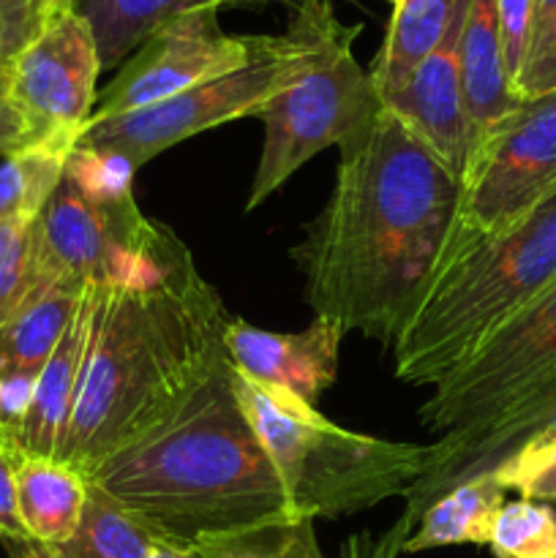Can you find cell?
I'll return each mask as SVG.
<instances>
[{"instance_id":"8d00e7d4","label":"cell","mask_w":556,"mask_h":558,"mask_svg":"<svg viewBox=\"0 0 556 558\" xmlns=\"http://www.w3.org/2000/svg\"><path fill=\"white\" fill-rule=\"evenodd\" d=\"M150 558H200V556H196L194 550H189V548H174V545L158 543L156 548H153Z\"/></svg>"},{"instance_id":"d6986e66","label":"cell","mask_w":556,"mask_h":558,"mask_svg":"<svg viewBox=\"0 0 556 558\" xmlns=\"http://www.w3.org/2000/svg\"><path fill=\"white\" fill-rule=\"evenodd\" d=\"M461 82L463 101L478 136L521 104L512 93L501 58L496 0H469L461 31Z\"/></svg>"},{"instance_id":"4dcf8cb0","label":"cell","mask_w":556,"mask_h":558,"mask_svg":"<svg viewBox=\"0 0 556 558\" xmlns=\"http://www.w3.org/2000/svg\"><path fill=\"white\" fill-rule=\"evenodd\" d=\"M496 25H499V44L507 80H510L512 93H516L523 54H527L529 25H532V0H496Z\"/></svg>"},{"instance_id":"7a4b0ae2","label":"cell","mask_w":556,"mask_h":558,"mask_svg":"<svg viewBox=\"0 0 556 558\" xmlns=\"http://www.w3.org/2000/svg\"><path fill=\"white\" fill-rule=\"evenodd\" d=\"M229 316L191 251L150 221L98 281L96 319L58 458L87 474L172 417L223 363Z\"/></svg>"},{"instance_id":"f546056e","label":"cell","mask_w":556,"mask_h":558,"mask_svg":"<svg viewBox=\"0 0 556 558\" xmlns=\"http://www.w3.org/2000/svg\"><path fill=\"white\" fill-rule=\"evenodd\" d=\"M556 90V0H532L527 54L516 82L518 98Z\"/></svg>"},{"instance_id":"6da1fadb","label":"cell","mask_w":556,"mask_h":558,"mask_svg":"<svg viewBox=\"0 0 556 558\" xmlns=\"http://www.w3.org/2000/svg\"><path fill=\"white\" fill-rule=\"evenodd\" d=\"M338 150L330 196L292 259L314 316L392 347L445 262L461 180L385 107Z\"/></svg>"},{"instance_id":"52a82bcc","label":"cell","mask_w":556,"mask_h":558,"mask_svg":"<svg viewBox=\"0 0 556 558\" xmlns=\"http://www.w3.org/2000/svg\"><path fill=\"white\" fill-rule=\"evenodd\" d=\"M5 69L0 156L31 147L71 156L98 101L101 58L90 22L74 9L49 16Z\"/></svg>"},{"instance_id":"3957f363","label":"cell","mask_w":556,"mask_h":558,"mask_svg":"<svg viewBox=\"0 0 556 558\" xmlns=\"http://www.w3.org/2000/svg\"><path fill=\"white\" fill-rule=\"evenodd\" d=\"M85 477L174 548L298 515L234 396L229 360L172 417Z\"/></svg>"},{"instance_id":"4316f807","label":"cell","mask_w":556,"mask_h":558,"mask_svg":"<svg viewBox=\"0 0 556 558\" xmlns=\"http://www.w3.org/2000/svg\"><path fill=\"white\" fill-rule=\"evenodd\" d=\"M494 477L505 490H516L521 499L556 501V428H543L523 439L505 461L496 463Z\"/></svg>"},{"instance_id":"ac0fdd59","label":"cell","mask_w":556,"mask_h":558,"mask_svg":"<svg viewBox=\"0 0 556 558\" xmlns=\"http://www.w3.org/2000/svg\"><path fill=\"white\" fill-rule=\"evenodd\" d=\"M16 512L27 537L58 548L76 532L90 483L60 458L14 452Z\"/></svg>"},{"instance_id":"f1b7e54d","label":"cell","mask_w":556,"mask_h":558,"mask_svg":"<svg viewBox=\"0 0 556 558\" xmlns=\"http://www.w3.org/2000/svg\"><path fill=\"white\" fill-rule=\"evenodd\" d=\"M65 174L85 191L87 199L101 207H129L136 205L134 174L136 167L129 158L118 153L96 150V147L76 145L74 153L65 161Z\"/></svg>"},{"instance_id":"9a60e30c","label":"cell","mask_w":556,"mask_h":558,"mask_svg":"<svg viewBox=\"0 0 556 558\" xmlns=\"http://www.w3.org/2000/svg\"><path fill=\"white\" fill-rule=\"evenodd\" d=\"M343 330L314 316L300 332H270L243 319H229L223 332L227 357L238 374L259 385L281 387L316 403L336 381Z\"/></svg>"},{"instance_id":"4fadbf2b","label":"cell","mask_w":556,"mask_h":558,"mask_svg":"<svg viewBox=\"0 0 556 558\" xmlns=\"http://www.w3.org/2000/svg\"><path fill=\"white\" fill-rule=\"evenodd\" d=\"M467 9L469 0H461L439 47L414 69L407 85L382 98V107L390 109L452 174H458V180L478 142L461 82V31Z\"/></svg>"},{"instance_id":"7c38bea8","label":"cell","mask_w":556,"mask_h":558,"mask_svg":"<svg viewBox=\"0 0 556 558\" xmlns=\"http://www.w3.org/2000/svg\"><path fill=\"white\" fill-rule=\"evenodd\" d=\"M147 216L140 207H101L63 172L36 218V289L87 287L107 276L120 245L131 243Z\"/></svg>"},{"instance_id":"ba28073f","label":"cell","mask_w":556,"mask_h":558,"mask_svg":"<svg viewBox=\"0 0 556 558\" xmlns=\"http://www.w3.org/2000/svg\"><path fill=\"white\" fill-rule=\"evenodd\" d=\"M300 54H303V41L298 31L287 25V33L273 36L251 63L218 80L202 82L153 107L112 114V118H90L80 145L118 153L140 169L142 163L189 136L216 129L229 120L256 118L270 96H276L294 74Z\"/></svg>"},{"instance_id":"1f68e13d","label":"cell","mask_w":556,"mask_h":558,"mask_svg":"<svg viewBox=\"0 0 556 558\" xmlns=\"http://www.w3.org/2000/svg\"><path fill=\"white\" fill-rule=\"evenodd\" d=\"M414 529L403 518H398L387 532H358L347 537L341 545V558H398L403 550V543L409 539Z\"/></svg>"},{"instance_id":"e575fe53","label":"cell","mask_w":556,"mask_h":558,"mask_svg":"<svg viewBox=\"0 0 556 558\" xmlns=\"http://www.w3.org/2000/svg\"><path fill=\"white\" fill-rule=\"evenodd\" d=\"M3 548L9 558H55L52 548L36 539H3Z\"/></svg>"},{"instance_id":"9c48e42d","label":"cell","mask_w":556,"mask_h":558,"mask_svg":"<svg viewBox=\"0 0 556 558\" xmlns=\"http://www.w3.org/2000/svg\"><path fill=\"white\" fill-rule=\"evenodd\" d=\"M556 191V90L521 98L478 136L461 174L458 229L499 238Z\"/></svg>"},{"instance_id":"f35d334b","label":"cell","mask_w":556,"mask_h":558,"mask_svg":"<svg viewBox=\"0 0 556 558\" xmlns=\"http://www.w3.org/2000/svg\"><path fill=\"white\" fill-rule=\"evenodd\" d=\"M0 63H9V52H5V44H3V38H0Z\"/></svg>"},{"instance_id":"d6a6232c","label":"cell","mask_w":556,"mask_h":558,"mask_svg":"<svg viewBox=\"0 0 556 558\" xmlns=\"http://www.w3.org/2000/svg\"><path fill=\"white\" fill-rule=\"evenodd\" d=\"M44 16L27 0H0V38L5 44L9 60L41 31Z\"/></svg>"},{"instance_id":"603a6c76","label":"cell","mask_w":556,"mask_h":558,"mask_svg":"<svg viewBox=\"0 0 556 558\" xmlns=\"http://www.w3.org/2000/svg\"><path fill=\"white\" fill-rule=\"evenodd\" d=\"M158 543L161 539L153 537L123 507L90 485L80 526L52 554L55 558H150Z\"/></svg>"},{"instance_id":"83f0119b","label":"cell","mask_w":556,"mask_h":558,"mask_svg":"<svg viewBox=\"0 0 556 558\" xmlns=\"http://www.w3.org/2000/svg\"><path fill=\"white\" fill-rule=\"evenodd\" d=\"M36 292V221H0V327Z\"/></svg>"},{"instance_id":"30bf717a","label":"cell","mask_w":556,"mask_h":558,"mask_svg":"<svg viewBox=\"0 0 556 558\" xmlns=\"http://www.w3.org/2000/svg\"><path fill=\"white\" fill-rule=\"evenodd\" d=\"M556 371V281L507 322L491 341L431 387L420 423L431 434L463 436L483 428Z\"/></svg>"},{"instance_id":"cb8c5ba5","label":"cell","mask_w":556,"mask_h":558,"mask_svg":"<svg viewBox=\"0 0 556 558\" xmlns=\"http://www.w3.org/2000/svg\"><path fill=\"white\" fill-rule=\"evenodd\" d=\"M200 558H325L314 518L281 515L238 532L218 534L194 548Z\"/></svg>"},{"instance_id":"5bb4252c","label":"cell","mask_w":556,"mask_h":558,"mask_svg":"<svg viewBox=\"0 0 556 558\" xmlns=\"http://www.w3.org/2000/svg\"><path fill=\"white\" fill-rule=\"evenodd\" d=\"M543 428H556V371L483 428L463 436H439L434 441L428 472L407 494V510L401 518L418 526L420 515L436 496L474 474L491 472L523 439Z\"/></svg>"},{"instance_id":"5b68a950","label":"cell","mask_w":556,"mask_h":558,"mask_svg":"<svg viewBox=\"0 0 556 558\" xmlns=\"http://www.w3.org/2000/svg\"><path fill=\"white\" fill-rule=\"evenodd\" d=\"M232 387L298 515L319 521L407 499L428 472L434 445L354 434L294 392L245 379L234 368Z\"/></svg>"},{"instance_id":"74e56055","label":"cell","mask_w":556,"mask_h":558,"mask_svg":"<svg viewBox=\"0 0 556 558\" xmlns=\"http://www.w3.org/2000/svg\"><path fill=\"white\" fill-rule=\"evenodd\" d=\"M5 87H9V69H5V63H0V118H3L5 107Z\"/></svg>"},{"instance_id":"d590c367","label":"cell","mask_w":556,"mask_h":558,"mask_svg":"<svg viewBox=\"0 0 556 558\" xmlns=\"http://www.w3.org/2000/svg\"><path fill=\"white\" fill-rule=\"evenodd\" d=\"M27 3H31L33 9L44 16V20H49V16L60 14V11H65V9H74V3H71V0H27Z\"/></svg>"},{"instance_id":"e0dca14e","label":"cell","mask_w":556,"mask_h":558,"mask_svg":"<svg viewBox=\"0 0 556 558\" xmlns=\"http://www.w3.org/2000/svg\"><path fill=\"white\" fill-rule=\"evenodd\" d=\"M85 16L98 44L101 71L120 69L147 36L180 14L196 9H265L281 5L292 14L305 0H71Z\"/></svg>"},{"instance_id":"ffe728a7","label":"cell","mask_w":556,"mask_h":558,"mask_svg":"<svg viewBox=\"0 0 556 558\" xmlns=\"http://www.w3.org/2000/svg\"><path fill=\"white\" fill-rule=\"evenodd\" d=\"M505 496L507 490L494 472H480L452 485L425 507L401 554H423L450 545H488L496 515L507 501Z\"/></svg>"},{"instance_id":"836d02e7","label":"cell","mask_w":556,"mask_h":558,"mask_svg":"<svg viewBox=\"0 0 556 558\" xmlns=\"http://www.w3.org/2000/svg\"><path fill=\"white\" fill-rule=\"evenodd\" d=\"M0 539H27L20 512H16L14 456L3 441H0Z\"/></svg>"},{"instance_id":"ab89813d","label":"cell","mask_w":556,"mask_h":558,"mask_svg":"<svg viewBox=\"0 0 556 558\" xmlns=\"http://www.w3.org/2000/svg\"><path fill=\"white\" fill-rule=\"evenodd\" d=\"M390 3H396V0H390Z\"/></svg>"},{"instance_id":"8fae6325","label":"cell","mask_w":556,"mask_h":558,"mask_svg":"<svg viewBox=\"0 0 556 558\" xmlns=\"http://www.w3.org/2000/svg\"><path fill=\"white\" fill-rule=\"evenodd\" d=\"M273 36H232L218 22V9L180 14L145 38L120 65L118 76L98 93L93 118L134 112L218 80L251 63Z\"/></svg>"},{"instance_id":"2e32d148","label":"cell","mask_w":556,"mask_h":558,"mask_svg":"<svg viewBox=\"0 0 556 558\" xmlns=\"http://www.w3.org/2000/svg\"><path fill=\"white\" fill-rule=\"evenodd\" d=\"M96 303L98 281L85 289L74 319L65 327L63 338H60L55 352L44 363L41 374L36 376L31 409H27L25 420H22L20 430H16L11 456L14 452H27V456L58 458L60 441H63L65 425H69L71 409H74L87 343H90Z\"/></svg>"},{"instance_id":"8992f818","label":"cell","mask_w":556,"mask_h":558,"mask_svg":"<svg viewBox=\"0 0 556 558\" xmlns=\"http://www.w3.org/2000/svg\"><path fill=\"white\" fill-rule=\"evenodd\" d=\"M303 54L287 85L270 96L256 118L265 123V145L256 163L245 213L276 194L316 153L363 129L382 107L371 74L352 52L360 25H343L330 0H305L289 14Z\"/></svg>"},{"instance_id":"484cf974","label":"cell","mask_w":556,"mask_h":558,"mask_svg":"<svg viewBox=\"0 0 556 558\" xmlns=\"http://www.w3.org/2000/svg\"><path fill=\"white\" fill-rule=\"evenodd\" d=\"M488 548L494 558H556V510L543 501H505Z\"/></svg>"},{"instance_id":"277c9868","label":"cell","mask_w":556,"mask_h":558,"mask_svg":"<svg viewBox=\"0 0 556 558\" xmlns=\"http://www.w3.org/2000/svg\"><path fill=\"white\" fill-rule=\"evenodd\" d=\"M556 281V191L499 238L456 229L392 352L396 379L434 387Z\"/></svg>"},{"instance_id":"7402d4cb","label":"cell","mask_w":556,"mask_h":558,"mask_svg":"<svg viewBox=\"0 0 556 558\" xmlns=\"http://www.w3.org/2000/svg\"><path fill=\"white\" fill-rule=\"evenodd\" d=\"M461 0H396L379 54L368 69L379 98L407 85L420 63L450 31Z\"/></svg>"},{"instance_id":"44dd1931","label":"cell","mask_w":556,"mask_h":558,"mask_svg":"<svg viewBox=\"0 0 556 558\" xmlns=\"http://www.w3.org/2000/svg\"><path fill=\"white\" fill-rule=\"evenodd\" d=\"M90 287V283H87ZM87 287L36 289L33 298L0 327V376L36 379L74 319Z\"/></svg>"},{"instance_id":"d4e9b609","label":"cell","mask_w":556,"mask_h":558,"mask_svg":"<svg viewBox=\"0 0 556 558\" xmlns=\"http://www.w3.org/2000/svg\"><path fill=\"white\" fill-rule=\"evenodd\" d=\"M69 156L55 150H16L0 156V221H36L63 180Z\"/></svg>"}]
</instances>
